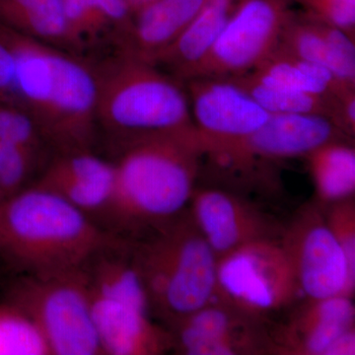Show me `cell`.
Here are the masks:
<instances>
[{
	"instance_id": "obj_33",
	"label": "cell",
	"mask_w": 355,
	"mask_h": 355,
	"mask_svg": "<svg viewBox=\"0 0 355 355\" xmlns=\"http://www.w3.org/2000/svg\"><path fill=\"white\" fill-rule=\"evenodd\" d=\"M6 197H4L3 193H2V191L0 190V200H4Z\"/></svg>"
},
{
	"instance_id": "obj_31",
	"label": "cell",
	"mask_w": 355,
	"mask_h": 355,
	"mask_svg": "<svg viewBox=\"0 0 355 355\" xmlns=\"http://www.w3.org/2000/svg\"><path fill=\"white\" fill-rule=\"evenodd\" d=\"M355 354V334L350 330L345 335L340 336L333 345L329 347L324 355H350Z\"/></svg>"
},
{
	"instance_id": "obj_34",
	"label": "cell",
	"mask_w": 355,
	"mask_h": 355,
	"mask_svg": "<svg viewBox=\"0 0 355 355\" xmlns=\"http://www.w3.org/2000/svg\"><path fill=\"white\" fill-rule=\"evenodd\" d=\"M0 101H3V100H1V98H0Z\"/></svg>"
},
{
	"instance_id": "obj_8",
	"label": "cell",
	"mask_w": 355,
	"mask_h": 355,
	"mask_svg": "<svg viewBox=\"0 0 355 355\" xmlns=\"http://www.w3.org/2000/svg\"><path fill=\"white\" fill-rule=\"evenodd\" d=\"M291 2L242 0L189 79H229L256 69L279 46L284 26L292 16Z\"/></svg>"
},
{
	"instance_id": "obj_29",
	"label": "cell",
	"mask_w": 355,
	"mask_h": 355,
	"mask_svg": "<svg viewBox=\"0 0 355 355\" xmlns=\"http://www.w3.org/2000/svg\"><path fill=\"white\" fill-rule=\"evenodd\" d=\"M327 212V223L340 243L349 266L355 270V210L352 198L331 203Z\"/></svg>"
},
{
	"instance_id": "obj_16",
	"label": "cell",
	"mask_w": 355,
	"mask_h": 355,
	"mask_svg": "<svg viewBox=\"0 0 355 355\" xmlns=\"http://www.w3.org/2000/svg\"><path fill=\"white\" fill-rule=\"evenodd\" d=\"M207 0H154L133 13L120 49L153 64L197 16Z\"/></svg>"
},
{
	"instance_id": "obj_5",
	"label": "cell",
	"mask_w": 355,
	"mask_h": 355,
	"mask_svg": "<svg viewBox=\"0 0 355 355\" xmlns=\"http://www.w3.org/2000/svg\"><path fill=\"white\" fill-rule=\"evenodd\" d=\"M151 231L132 244V259L150 311L173 326L214 301L217 257L190 216Z\"/></svg>"
},
{
	"instance_id": "obj_2",
	"label": "cell",
	"mask_w": 355,
	"mask_h": 355,
	"mask_svg": "<svg viewBox=\"0 0 355 355\" xmlns=\"http://www.w3.org/2000/svg\"><path fill=\"white\" fill-rule=\"evenodd\" d=\"M111 200L103 220L125 239L160 227L190 203L202 156L200 135H162L118 149Z\"/></svg>"
},
{
	"instance_id": "obj_23",
	"label": "cell",
	"mask_w": 355,
	"mask_h": 355,
	"mask_svg": "<svg viewBox=\"0 0 355 355\" xmlns=\"http://www.w3.org/2000/svg\"><path fill=\"white\" fill-rule=\"evenodd\" d=\"M0 25L71 51L62 0H0Z\"/></svg>"
},
{
	"instance_id": "obj_28",
	"label": "cell",
	"mask_w": 355,
	"mask_h": 355,
	"mask_svg": "<svg viewBox=\"0 0 355 355\" xmlns=\"http://www.w3.org/2000/svg\"><path fill=\"white\" fill-rule=\"evenodd\" d=\"M308 10L307 16L335 26L354 37L355 0H297Z\"/></svg>"
},
{
	"instance_id": "obj_25",
	"label": "cell",
	"mask_w": 355,
	"mask_h": 355,
	"mask_svg": "<svg viewBox=\"0 0 355 355\" xmlns=\"http://www.w3.org/2000/svg\"><path fill=\"white\" fill-rule=\"evenodd\" d=\"M41 331L19 308L0 304V355H49Z\"/></svg>"
},
{
	"instance_id": "obj_26",
	"label": "cell",
	"mask_w": 355,
	"mask_h": 355,
	"mask_svg": "<svg viewBox=\"0 0 355 355\" xmlns=\"http://www.w3.org/2000/svg\"><path fill=\"white\" fill-rule=\"evenodd\" d=\"M0 140L44 155L49 147L31 116L20 105L0 101Z\"/></svg>"
},
{
	"instance_id": "obj_21",
	"label": "cell",
	"mask_w": 355,
	"mask_h": 355,
	"mask_svg": "<svg viewBox=\"0 0 355 355\" xmlns=\"http://www.w3.org/2000/svg\"><path fill=\"white\" fill-rule=\"evenodd\" d=\"M306 158L319 202L328 205L354 197L355 150L352 140L324 144Z\"/></svg>"
},
{
	"instance_id": "obj_11",
	"label": "cell",
	"mask_w": 355,
	"mask_h": 355,
	"mask_svg": "<svg viewBox=\"0 0 355 355\" xmlns=\"http://www.w3.org/2000/svg\"><path fill=\"white\" fill-rule=\"evenodd\" d=\"M190 203L191 220L217 258L247 243L284 234L272 218L230 191L195 189Z\"/></svg>"
},
{
	"instance_id": "obj_17",
	"label": "cell",
	"mask_w": 355,
	"mask_h": 355,
	"mask_svg": "<svg viewBox=\"0 0 355 355\" xmlns=\"http://www.w3.org/2000/svg\"><path fill=\"white\" fill-rule=\"evenodd\" d=\"M241 1L207 0L190 24L153 64L182 83L190 78Z\"/></svg>"
},
{
	"instance_id": "obj_3",
	"label": "cell",
	"mask_w": 355,
	"mask_h": 355,
	"mask_svg": "<svg viewBox=\"0 0 355 355\" xmlns=\"http://www.w3.org/2000/svg\"><path fill=\"white\" fill-rule=\"evenodd\" d=\"M125 241L35 184L0 200V258L21 275L80 270L95 254Z\"/></svg>"
},
{
	"instance_id": "obj_12",
	"label": "cell",
	"mask_w": 355,
	"mask_h": 355,
	"mask_svg": "<svg viewBox=\"0 0 355 355\" xmlns=\"http://www.w3.org/2000/svg\"><path fill=\"white\" fill-rule=\"evenodd\" d=\"M258 321L212 301L172 326L173 347L188 355H233L261 352L265 336Z\"/></svg>"
},
{
	"instance_id": "obj_13",
	"label": "cell",
	"mask_w": 355,
	"mask_h": 355,
	"mask_svg": "<svg viewBox=\"0 0 355 355\" xmlns=\"http://www.w3.org/2000/svg\"><path fill=\"white\" fill-rule=\"evenodd\" d=\"M114 164L89 151L55 154L35 186L50 191L84 214L103 218L111 200ZM96 221V220H95Z\"/></svg>"
},
{
	"instance_id": "obj_1",
	"label": "cell",
	"mask_w": 355,
	"mask_h": 355,
	"mask_svg": "<svg viewBox=\"0 0 355 355\" xmlns=\"http://www.w3.org/2000/svg\"><path fill=\"white\" fill-rule=\"evenodd\" d=\"M16 62L15 100L55 154L92 150L97 139V78L81 55L0 25Z\"/></svg>"
},
{
	"instance_id": "obj_30",
	"label": "cell",
	"mask_w": 355,
	"mask_h": 355,
	"mask_svg": "<svg viewBox=\"0 0 355 355\" xmlns=\"http://www.w3.org/2000/svg\"><path fill=\"white\" fill-rule=\"evenodd\" d=\"M15 96V58L10 49L0 39V98L3 101L16 103Z\"/></svg>"
},
{
	"instance_id": "obj_10",
	"label": "cell",
	"mask_w": 355,
	"mask_h": 355,
	"mask_svg": "<svg viewBox=\"0 0 355 355\" xmlns=\"http://www.w3.org/2000/svg\"><path fill=\"white\" fill-rule=\"evenodd\" d=\"M203 148L247 139L270 114L232 81L196 77L183 83Z\"/></svg>"
},
{
	"instance_id": "obj_20",
	"label": "cell",
	"mask_w": 355,
	"mask_h": 355,
	"mask_svg": "<svg viewBox=\"0 0 355 355\" xmlns=\"http://www.w3.org/2000/svg\"><path fill=\"white\" fill-rule=\"evenodd\" d=\"M248 73L261 83L340 100L355 91L327 67L294 57L279 46Z\"/></svg>"
},
{
	"instance_id": "obj_18",
	"label": "cell",
	"mask_w": 355,
	"mask_h": 355,
	"mask_svg": "<svg viewBox=\"0 0 355 355\" xmlns=\"http://www.w3.org/2000/svg\"><path fill=\"white\" fill-rule=\"evenodd\" d=\"M309 301L282 336L284 350L324 355L340 336L354 330V305L347 295Z\"/></svg>"
},
{
	"instance_id": "obj_27",
	"label": "cell",
	"mask_w": 355,
	"mask_h": 355,
	"mask_svg": "<svg viewBox=\"0 0 355 355\" xmlns=\"http://www.w3.org/2000/svg\"><path fill=\"white\" fill-rule=\"evenodd\" d=\"M42 156L0 140V190L8 198L27 188Z\"/></svg>"
},
{
	"instance_id": "obj_24",
	"label": "cell",
	"mask_w": 355,
	"mask_h": 355,
	"mask_svg": "<svg viewBox=\"0 0 355 355\" xmlns=\"http://www.w3.org/2000/svg\"><path fill=\"white\" fill-rule=\"evenodd\" d=\"M279 46L294 57L327 67L343 83L355 87V83L347 78L319 22L309 16L296 18L292 14L284 26Z\"/></svg>"
},
{
	"instance_id": "obj_19",
	"label": "cell",
	"mask_w": 355,
	"mask_h": 355,
	"mask_svg": "<svg viewBox=\"0 0 355 355\" xmlns=\"http://www.w3.org/2000/svg\"><path fill=\"white\" fill-rule=\"evenodd\" d=\"M62 4L69 49L77 55L105 38H113L118 46L132 24L128 0H62Z\"/></svg>"
},
{
	"instance_id": "obj_7",
	"label": "cell",
	"mask_w": 355,
	"mask_h": 355,
	"mask_svg": "<svg viewBox=\"0 0 355 355\" xmlns=\"http://www.w3.org/2000/svg\"><path fill=\"white\" fill-rule=\"evenodd\" d=\"M282 237L249 242L217 258L214 301L257 321L292 304L301 293Z\"/></svg>"
},
{
	"instance_id": "obj_32",
	"label": "cell",
	"mask_w": 355,
	"mask_h": 355,
	"mask_svg": "<svg viewBox=\"0 0 355 355\" xmlns=\"http://www.w3.org/2000/svg\"><path fill=\"white\" fill-rule=\"evenodd\" d=\"M130 7H132L133 13L135 11L139 10L141 7L147 6V4L151 3L154 0H128Z\"/></svg>"
},
{
	"instance_id": "obj_22",
	"label": "cell",
	"mask_w": 355,
	"mask_h": 355,
	"mask_svg": "<svg viewBox=\"0 0 355 355\" xmlns=\"http://www.w3.org/2000/svg\"><path fill=\"white\" fill-rule=\"evenodd\" d=\"M228 80L243 89L268 114H318L327 116L335 121L336 125L345 132L340 113L342 99L261 83L249 73L233 77Z\"/></svg>"
},
{
	"instance_id": "obj_4",
	"label": "cell",
	"mask_w": 355,
	"mask_h": 355,
	"mask_svg": "<svg viewBox=\"0 0 355 355\" xmlns=\"http://www.w3.org/2000/svg\"><path fill=\"white\" fill-rule=\"evenodd\" d=\"M92 64L98 130L106 133L116 149L148 137L198 135L181 81L120 49Z\"/></svg>"
},
{
	"instance_id": "obj_15",
	"label": "cell",
	"mask_w": 355,
	"mask_h": 355,
	"mask_svg": "<svg viewBox=\"0 0 355 355\" xmlns=\"http://www.w3.org/2000/svg\"><path fill=\"white\" fill-rule=\"evenodd\" d=\"M89 297L103 354L154 355L172 349L171 331L153 323L148 308L101 297L90 292Z\"/></svg>"
},
{
	"instance_id": "obj_9",
	"label": "cell",
	"mask_w": 355,
	"mask_h": 355,
	"mask_svg": "<svg viewBox=\"0 0 355 355\" xmlns=\"http://www.w3.org/2000/svg\"><path fill=\"white\" fill-rule=\"evenodd\" d=\"M301 295L309 300L352 297L355 270L326 218L315 207L306 209L282 237Z\"/></svg>"
},
{
	"instance_id": "obj_6",
	"label": "cell",
	"mask_w": 355,
	"mask_h": 355,
	"mask_svg": "<svg viewBox=\"0 0 355 355\" xmlns=\"http://www.w3.org/2000/svg\"><path fill=\"white\" fill-rule=\"evenodd\" d=\"M6 302L36 324L51 355L103 354L83 268L53 277L21 275L9 289Z\"/></svg>"
},
{
	"instance_id": "obj_14",
	"label": "cell",
	"mask_w": 355,
	"mask_h": 355,
	"mask_svg": "<svg viewBox=\"0 0 355 355\" xmlns=\"http://www.w3.org/2000/svg\"><path fill=\"white\" fill-rule=\"evenodd\" d=\"M338 140H352V137L327 116L270 114L253 135L225 146L254 160H282L306 157L320 146Z\"/></svg>"
}]
</instances>
